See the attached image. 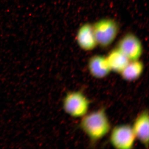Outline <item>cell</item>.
<instances>
[{
    "label": "cell",
    "instance_id": "1",
    "mask_svg": "<svg viewBox=\"0 0 149 149\" xmlns=\"http://www.w3.org/2000/svg\"><path fill=\"white\" fill-rule=\"evenodd\" d=\"M80 123L81 130L93 142L98 141L106 136L111 125L105 109H100L86 114Z\"/></svg>",
    "mask_w": 149,
    "mask_h": 149
},
{
    "label": "cell",
    "instance_id": "2",
    "mask_svg": "<svg viewBox=\"0 0 149 149\" xmlns=\"http://www.w3.org/2000/svg\"><path fill=\"white\" fill-rule=\"evenodd\" d=\"M93 32L97 44L102 48L111 45L119 32V25L115 20L103 18L93 25Z\"/></svg>",
    "mask_w": 149,
    "mask_h": 149
},
{
    "label": "cell",
    "instance_id": "3",
    "mask_svg": "<svg viewBox=\"0 0 149 149\" xmlns=\"http://www.w3.org/2000/svg\"><path fill=\"white\" fill-rule=\"evenodd\" d=\"M90 105L89 99L80 91L70 92L63 99V109L72 117H83L88 113Z\"/></svg>",
    "mask_w": 149,
    "mask_h": 149
},
{
    "label": "cell",
    "instance_id": "4",
    "mask_svg": "<svg viewBox=\"0 0 149 149\" xmlns=\"http://www.w3.org/2000/svg\"><path fill=\"white\" fill-rule=\"evenodd\" d=\"M136 137L131 125L122 124L115 127L111 130L110 142L117 149L133 148Z\"/></svg>",
    "mask_w": 149,
    "mask_h": 149
},
{
    "label": "cell",
    "instance_id": "5",
    "mask_svg": "<svg viewBox=\"0 0 149 149\" xmlns=\"http://www.w3.org/2000/svg\"><path fill=\"white\" fill-rule=\"evenodd\" d=\"M117 48L130 61L140 59L143 53V47L139 37L133 33L125 34L120 39Z\"/></svg>",
    "mask_w": 149,
    "mask_h": 149
},
{
    "label": "cell",
    "instance_id": "6",
    "mask_svg": "<svg viewBox=\"0 0 149 149\" xmlns=\"http://www.w3.org/2000/svg\"><path fill=\"white\" fill-rule=\"evenodd\" d=\"M149 117L148 111L145 110L136 118L132 126L136 139L147 148L149 143Z\"/></svg>",
    "mask_w": 149,
    "mask_h": 149
},
{
    "label": "cell",
    "instance_id": "7",
    "mask_svg": "<svg viewBox=\"0 0 149 149\" xmlns=\"http://www.w3.org/2000/svg\"><path fill=\"white\" fill-rule=\"evenodd\" d=\"M76 41L79 47L83 50L92 51L96 48L97 44L92 24L86 23L80 26L76 35Z\"/></svg>",
    "mask_w": 149,
    "mask_h": 149
},
{
    "label": "cell",
    "instance_id": "8",
    "mask_svg": "<svg viewBox=\"0 0 149 149\" xmlns=\"http://www.w3.org/2000/svg\"><path fill=\"white\" fill-rule=\"evenodd\" d=\"M88 68L90 74L97 79L105 78L111 71L106 57L100 55L91 57L88 61Z\"/></svg>",
    "mask_w": 149,
    "mask_h": 149
},
{
    "label": "cell",
    "instance_id": "9",
    "mask_svg": "<svg viewBox=\"0 0 149 149\" xmlns=\"http://www.w3.org/2000/svg\"><path fill=\"white\" fill-rule=\"evenodd\" d=\"M111 71L120 73L127 66L130 61L118 48L109 52L106 57Z\"/></svg>",
    "mask_w": 149,
    "mask_h": 149
},
{
    "label": "cell",
    "instance_id": "10",
    "mask_svg": "<svg viewBox=\"0 0 149 149\" xmlns=\"http://www.w3.org/2000/svg\"><path fill=\"white\" fill-rule=\"evenodd\" d=\"M144 69L143 63L140 60L130 61L120 74L123 80L130 82L135 81L141 76Z\"/></svg>",
    "mask_w": 149,
    "mask_h": 149
}]
</instances>
